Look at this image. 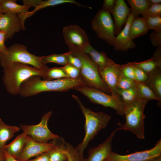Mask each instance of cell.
<instances>
[{
	"mask_svg": "<svg viewBox=\"0 0 161 161\" xmlns=\"http://www.w3.org/2000/svg\"><path fill=\"white\" fill-rule=\"evenodd\" d=\"M42 78L44 80H46L69 78L62 67L48 68L45 71Z\"/></svg>",
	"mask_w": 161,
	"mask_h": 161,
	"instance_id": "f546056e",
	"label": "cell"
},
{
	"mask_svg": "<svg viewBox=\"0 0 161 161\" xmlns=\"http://www.w3.org/2000/svg\"><path fill=\"white\" fill-rule=\"evenodd\" d=\"M23 2L24 5L34 7V10L31 12L21 14V16L24 21H25L28 17L34 14L37 11L48 7L69 3L76 4L79 6L87 7L80 4L74 0H24Z\"/></svg>",
	"mask_w": 161,
	"mask_h": 161,
	"instance_id": "ac0fdd59",
	"label": "cell"
},
{
	"mask_svg": "<svg viewBox=\"0 0 161 161\" xmlns=\"http://www.w3.org/2000/svg\"><path fill=\"white\" fill-rule=\"evenodd\" d=\"M149 161H161V157L152 158Z\"/></svg>",
	"mask_w": 161,
	"mask_h": 161,
	"instance_id": "7dc6e473",
	"label": "cell"
},
{
	"mask_svg": "<svg viewBox=\"0 0 161 161\" xmlns=\"http://www.w3.org/2000/svg\"><path fill=\"white\" fill-rule=\"evenodd\" d=\"M20 129L18 127L5 124L0 118V150H4L7 142Z\"/></svg>",
	"mask_w": 161,
	"mask_h": 161,
	"instance_id": "d4e9b609",
	"label": "cell"
},
{
	"mask_svg": "<svg viewBox=\"0 0 161 161\" xmlns=\"http://www.w3.org/2000/svg\"><path fill=\"white\" fill-rule=\"evenodd\" d=\"M115 2L116 0H104L101 9L111 13L115 6Z\"/></svg>",
	"mask_w": 161,
	"mask_h": 161,
	"instance_id": "60d3db41",
	"label": "cell"
},
{
	"mask_svg": "<svg viewBox=\"0 0 161 161\" xmlns=\"http://www.w3.org/2000/svg\"><path fill=\"white\" fill-rule=\"evenodd\" d=\"M6 161H19L13 158L7 152L4 151Z\"/></svg>",
	"mask_w": 161,
	"mask_h": 161,
	"instance_id": "ee69618b",
	"label": "cell"
},
{
	"mask_svg": "<svg viewBox=\"0 0 161 161\" xmlns=\"http://www.w3.org/2000/svg\"><path fill=\"white\" fill-rule=\"evenodd\" d=\"M71 89L80 92L94 103L112 108L115 110L117 114H124L125 105L119 96L108 95L99 89L87 85L75 86Z\"/></svg>",
	"mask_w": 161,
	"mask_h": 161,
	"instance_id": "52a82bcc",
	"label": "cell"
},
{
	"mask_svg": "<svg viewBox=\"0 0 161 161\" xmlns=\"http://www.w3.org/2000/svg\"><path fill=\"white\" fill-rule=\"evenodd\" d=\"M62 68L69 78L75 79L80 76V69L70 64H66Z\"/></svg>",
	"mask_w": 161,
	"mask_h": 161,
	"instance_id": "8d00e7d4",
	"label": "cell"
},
{
	"mask_svg": "<svg viewBox=\"0 0 161 161\" xmlns=\"http://www.w3.org/2000/svg\"><path fill=\"white\" fill-rule=\"evenodd\" d=\"M148 75V79L144 83L154 92L158 99L160 105L161 101V69Z\"/></svg>",
	"mask_w": 161,
	"mask_h": 161,
	"instance_id": "cb8c5ba5",
	"label": "cell"
},
{
	"mask_svg": "<svg viewBox=\"0 0 161 161\" xmlns=\"http://www.w3.org/2000/svg\"><path fill=\"white\" fill-rule=\"evenodd\" d=\"M117 92L125 104L131 103L139 98L135 86L126 89H117Z\"/></svg>",
	"mask_w": 161,
	"mask_h": 161,
	"instance_id": "4dcf8cb0",
	"label": "cell"
},
{
	"mask_svg": "<svg viewBox=\"0 0 161 161\" xmlns=\"http://www.w3.org/2000/svg\"><path fill=\"white\" fill-rule=\"evenodd\" d=\"M91 25L97 38L112 46L115 36L114 23L110 13L100 9L92 20Z\"/></svg>",
	"mask_w": 161,
	"mask_h": 161,
	"instance_id": "ba28073f",
	"label": "cell"
},
{
	"mask_svg": "<svg viewBox=\"0 0 161 161\" xmlns=\"http://www.w3.org/2000/svg\"><path fill=\"white\" fill-rule=\"evenodd\" d=\"M56 140H53L49 143H41L34 140L30 136L27 135L25 146L17 160L26 161L31 157L47 152L55 146Z\"/></svg>",
	"mask_w": 161,
	"mask_h": 161,
	"instance_id": "7c38bea8",
	"label": "cell"
},
{
	"mask_svg": "<svg viewBox=\"0 0 161 161\" xmlns=\"http://www.w3.org/2000/svg\"><path fill=\"white\" fill-rule=\"evenodd\" d=\"M103 161H105V160H103Z\"/></svg>",
	"mask_w": 161,
	"mask_h": 161,
	"instance_id": "c3c4849f",
	"label": "cell"
},
{
	"mask_svg": "<svg viewBox=\"0 0 161 161\" xmlns=\"http://www.w3.org/2000/svg\"><path fill=\"white\" fill-rule=\"evenodd\" d=\"M150 39L152 45L156 47H161V32L152 31L149 35Z\"/></svg>",
	"mask_w": 161,
	"mask_h": 161,
	"instance_id": "f35d334b",
	"label": "cell"
},
{
	"mask_svg": "<svg viewBox=\"0 0 161 161\" xmlns=\"http://www.w3.org/2000/svg\"><path fill=\"white\" fill-rule=\"evenodd\" d=\"M146 21L149 30H152L161 32V17L146 16L143 17Z\"/></svg>",
	"mask_w": 161,
	"mask_h": 161,
	"instance_id": "d6a6232c",
	"label": "cell"
},
{
	"mask_svg": "<svg viewBox=\"0 0 161 161\" xmlns=\"http://www.w3.org/2000/svg\"><path fill=\"white\" fill-rule=\"evenodd\" d=\"M142 16L143 17L149 16L161 17V4L151 5Z\"/></svg>",
	"mask_w": 161,
	"mask_h": 161,
	"instance_id": "d590c367",
	"label": "cell"
},
{
	"mask_svg": "<svg viewBox=\"0 0 161 161\" xmlns=\"http://www.w3.org/2000/svg\"><path fill=\"white\" fill-rule=\"evenodd\" d=\"M130 8L124 0H116L114 8L111 13L114 20L115 35H117L122 30V28L126 23L131 13Z\"/></svg>",
	"mask_w": 161,
	"mask_h": 161,
	"instance_id": "2e32d148",
	"label": "cell"
},
{
	"mask_svg": "<svg viewBox=\"0 0 161 161\" xmlns=\"http://www.w3.org/2000/svg\"><path fill=\"white\" fill-rule=\"evenodd\" d=\"M132 64L133 65V64ZM133 65L134 68L135 80L139 82L145 83L148 79V75L142 69L134 65Z\"/></svg>",
	"mask_w": 161,
	"mask_h": 161,
	"instance_id": "74e56055",
	"label": "cell"
},
{
	"mask_svg": "<svg viewBox=\"0 0 161 161\" xmlns=\"http://www.w3.org/2000/svg\"><path fill=\"white\" fill-rule=\"evenodd\" d=\"M132 63L148 75L161 69V47L157 48L151 58L142 62Z\"/></svg>",
	"mask_w": 161,
	"mask_h": 161,
	"instance_id": "d6986e66",
	"label": "cell"
},
{
	"mask_svg": "<svg viewBox=\"0 0 161 161\" xmlns=\"http://www.w3.org/2000/svg\"><path fill=\"white\" fill-rule=\"evenodd\" d=\"M135 87L139 98L149 101L151 100L158 99L153 91L145 83L135 80Z\"/></svg>",
	"mask_w": 161,
	"mask_h": 161,
	"instance_id": "83f0119b",
	"label": "cell"
},
{
	"mask_svg": "<svg viewBox=\"0 0 161 161\" xmlns=\"http://www.w3.org/2000/svg\"><path fill=\"white\" fill-rule=\"evenodd\" d=\"M66 161H67V160H66Z\"/></svg>",
	"mask_w": 161,
	"mask_h": 161,
	"instance_id": "681fc988",
	"label": "cell"
},
{
	"mask_svg": "<svg viewBox=\"0 0 161 161\" xmlns=\"http://www.w3.org/2000/svg\"><path fill=\"white\" fill-rule=\"evenodd\" d=\"M65 141L62 138L61 143L57 142L55 146L48 151L49 161H66L67 160L65 153Z\"/></svg>",
	"mask_w": 161,
	"mask_h": 161,
	"instance_id": "484cf974",
	"label": "cell"
},
{
	"mask_svg": "<svg viewBox=\"0 0 161 161\" xmlns=\"http://www.w3.org/2000/svg\"><path fill=\"white\" fill-rule=\"evenodd\" d=\"M150 6L155 4H161V0H149Z\"/></svg>",
	"mask_w": 161,
	"mask_h": 161,
	"instance_id": "bcb514c9",
	"label": "cell"
},
{
	"mask_svg": "<svg viewBox=\"0 0 161 161\" xmlns=\"http://www.w3.org/2000/svg\"><path fill=\"white\" fill-rule=\"evenodd\" d=\"M15 0H0V14L4 13L24 14L29 12L31 7L17 4Z\"/></svg>",
	"mask_w": 161,
	"mask_h": 161,
	"instance_id": "7402d4cb",
	"label": "cell"
},
{
	"mask_svg": "<svg viewBox=\"0 0 161 161\" xmlns=\"http://www.w3.org/2000/svg\"><path fill=\"white\" fill-rule=\"evenodd\" d=\"M6 41L5 33L3 31L0 30V53L6 52L7 47L4 44Z\"/></svg>",
	"mask_w": 161,
	"mask_h": 161,
	"instance_id": "b9f144b4",
	"label": "cell"
},
{
	"mask_svg": "<svg viewBox=\"0 0 161 161\" xmlns=\"http://www.w3.org/2000/svg\"><path fill=\"white\" fill-rule=\"evenodd\" d=\"M99 72L102 79L109 89L111 95L119 96L117 91L118 81L121 74L120 65L114 62Z\"/></svg>",
	"mask_w": 161,
	"mask_h": 161,
	"instance_id": "5bb4252c",
	"label": "cell"
},
{
	"mask_svg": "<svg viewBox=\"0 0 161 161\" xmlns=\"http://www.w3.org/2000/svg\"><path fill=\"white\" fill-rule=\"evenodd\" d=\"M82 50L88 55L95 64L99 71L114 62L108 58L105 52L98 51L94 48L90 43Z\"/></svg>",
	"mask_w": 161,
	"mask_h": 161,
	"instance_id": "ffe728a7",
	"label": "cell"
},
{
	"mask_svg": "<svg viewBox=\"0 0 161 161\" xmlns=\"http://www.w3.org/2000/svg\"><path fill=\"white\" fill-rule=\"evenodd\" d=\"M65 153L67 161H83L76 148L69 143L65 142Z\"/></svg>",
	"mask_w": 161,
	"mask_h": 161,
	"instance_id": "1f68e13d",
	"label": "cell"
},
{
	"mask_svg": "<svg viewBox=\"0 0 161 161\" xmlns=\"http://www.w3.org/2000/svg\"><path fill=\"white\" fill-rule=\"evenodd\" d=\"M149 101L138 98L133 102L125 104L124 114L126 122L124 124H119L120 129L130 131L140 139L145 138L144 121L145 116L144 111L145 106Z\"/></svg>",
	"mask_w": 161,
	"mask_h": 161,
	"instance_id": "277c9868",
	"label": "cell"
},
{
	"mask_svg": "<svg viewBox=\"0 0 161 161\" xmlns=\"http://www.w3.org/2000/svg\"><path fill=\"white\" fill-rule=\"evenodd\" d=\"M52 114L50 111L42 116L41 122L37 125H20L23 132L30 136L34 140L41 143H48L49 140H56L61 138L52 133L49 129L47 123Z\"/></svg>",
	"mask_w": 161,
	"mask_h": 161,
	"instance_id": "9c48e42d",
	"label": "cell"
},
{
	"mask_svg": "<svg viewBox=\"0 0 161 161\" xmlns=\"http://www.w3.org/2000/svg\"><path fill=\"white\" fill-rule=\"evenodd\" d=\"M26 161H49L48 152H46L36 156L33 159L29 160Z\"/></svg>",
	"mask_w": 161,
	"mask_h": 161,
	"instance_id": "7bdbcfd3",
	"label": "cell"
},
{
	"mask_svg": "<svg viewBox=\"0 0 161 161\" xmlns=\"http://www.w3.org/2000/svg\"><path fill=\"white\" fill-rule=\"evenodd\" d=\"M116 131V129L113 131L106 140L97 146L90 148L88 157L83 161H103L112 151V140Z\"/></svg>",
	"mask_w": 161,
	"mask_h": 161,
	"instance_id": "e0dca14e",
	"label": "cell"
},
{
	"mask_svg": "<svg viewBox=\"0 0 161 161\" xmlns=\"http://www.w3.org/2000/svg\"><path fill=\"white\" fill-rule=\"evenodd\" d=\"M148 30L145 20L143 17H137L133 19L129 27L130 34L132 39L146 34Z\"/></svg>",
	"mask_w": 161,
	"mask_h": 161,
	"instance_id": "603a6c76",
	"label": "cell"
},
{
	"mask_svg": "<svg viewBox=\"0 0 161 161\" xmlns=\"http://www.w3.org/2000/svg\"><path fill=\"white\" fill-rule=\"evenodd\" d=\"M159 157H161V139L154 147L149 149L125 155L112 151L104 160L106 161H149Z\"/></svg>",
	"mask_w": 161,
	"mask_h": 161,
	"instance_id": "30bf717a",
	"label": "cell"
},
{
	"mask_svg": "<svg viewBox=\"0 0 161 161\" xmlns=\"http://www.w3.org/2000/svg\"><path fill=\"white\" fill-rule=\"evenodd\" d=\"M42 58L29 52L25 46L16 43L7 48L6 52L0 53V64L4 69L14 63H20L44 70L49 67L42 64Z\"/></svg>",
	"mask_w": 161,
	"mask_h": 161,
	"instance_id": "8992f818",
	"label": "cell"
},
{
	"mask_svg": "<svg viewBox=\"0 0 161 161\" xmlns=\"http://www.w3.org/2000/svg\"><path fill=\"white\" fill-rule=\"evenodd\" d=\"M25 29L19 14L4 13L0 14V30L6 35V41L12 38L16 33Z\"/></svg>",
	"mask_w": 161,
	"mask_h": 161,
	"instance_id": "4fadbf2b",
	"label": "cell"
},
{
	"mask_svg": "<svg viewBox=\"0 0 161 161\" xmlns=\"http://www.w3.org/2000/svg\"><path fill=\"white\" fill-rule=\"evenodd\" d=\"M121 74L125 77L135 80L134 66L131 62L120 65Z\"/></svg>",
	"mask_w": 161,
	"mask_h": 161,
	"instance_id": "e575fe53",
	"label": "cell"
},
{
	"mask_svg": "<svg viewBox=\"0 0 161 161\" xmlns=\"http://www.w3.org/2000/svg\"><path fill=\"white\" fill-rule=\"evenodd\" d=\"M63 37L68 46H73L82 50L90 43L85 31L77 25L65 26L63 28Z\"/></svg>",
	"mask_w": 161,
	"mask_h": 161,
	"instance_id": "8fae6325",
	"label": "cell"
},
{
	"mask_svg": "<svg viewBox=\"0 0 161 161\" xmlns=\"http://www.w3.org/2000/svg\"><path fill=\"white\" fill-rule=\"evenodd\" d=\"M131 13L123 29L118 34L115 36L112 46L116 51H126L136 47L134 39L130 34L129 27L131 23L134 18Z\"/></svg>",
	"mask_w": 161,
	"mask_h": 161,
	"instance_id": "9a60e30c",
	"label": "cell"
},
{
	"mask_svg": "<svg viewBox=\"0 0 161 161\" xmlns=\"http://www.w3.org/2000/svg\"><path fill=\"white\" fill-rule=\"evenodd\" d=\"M47 69L41 70L26 64L14 63L3 69L2 80L7 92L16 95L19 94L20 86L23 82L33 76L42 77Z\"/></svg>",
	"mask_w": 161,
	"mask_h": 161,
	"instance_id": "3957f363",
	"label": "cell"
},
{
	"mask_svg": "<svg viewBox=\"0 0 161 161\" xmlns=\"http://www.w3.org/2000/svg\"><path fill=\"white\" fill-rule=\"evenodd\" d=\"M72 96L78 104L85 117V136L82 142L75 148L81 157L83 159L84 151L89 143L101 129L107 126L111 117L103 112H95L86 108L78 97L75 95Z\"/></svg>",
	"mask_w": 161,
	"mask_h": 161,
	"instance_id": "7a4b0ae2",
	"label": "cell"
},
{
	"mask_svg": "<svg viewBox=\"0 0 161 161\" xmlns=\"http://www.w3.org/2000/svg\"><path fill=\"white\" fill-rule=\"evenodd\" d=\"M0 161H6L5 156L4 150H0Z\"/></svg>",
	"mask_w": 161,
	"mask_h": 161,
	"instance_id": "f6af8a7d",
	"label": "cell"
},
{
	"mask_svg": "<svg viewBox=\"0 0 161 161\" xmlns=\"http://www.w3.org/2000/svg\"><path fill=\"white\" fill-rule=\"evenodd\" d=\"M67 57L68 64L80 70L82 67L81 63L78 57L73 55L69 51L68 52Z\"/></svg>",
	"mask_w": 161,
	"mask_h": 161,
	"instance_id": "ab89813d",
	"label": "cell"
},
{
	"mask_svg": "<svg viewBox=\"0 0 161 161\" xmlns=\"http://www.w3.org/2000/svg\"><path fill=\"white\" fill-rule=\"evenodd\" d=\"M68 52L63 54H53L48 56H42L41 61L46 65L49 63H54L64 66L68 64L67 55Z\"/></svg>",
	"mask_w": 161,
	"mask_h": 161,
	"instance_id": "f1b7e54d",
	"label": "cell"
},
{
	"mask_svg": "<svg viewBox=\"0 0 161 161\" xmlns=\"http://www.w3.org/2000/svg\"><path fill=\"white\" fill-rule=\"evenodd\" d=\"M135 84V80L125 77L121 73L117 83V89H127L134 87Z\"/></svg>",
	"mask_w": 161,
	"mask_h": 161,
	"instance_id": "836d02e7",
	"label": "cell"
},
{
	"mask_svg": "<svg viewBox=\"0 0 161 161\" xmlns=\"http://www.w3.org/2000/svg\"><path fill=\"white\" fill-rule=\"evenodd\" d=\"M68 47L69 51L81 61L82 67L80 76L86 85L106 93H111L100 76L98 67L89 55L80 48L73 46H68Z\"/></svg>",
	"mask_w": 161,
	"mask_h": 161,
	"instance_id": "5b68a950",
	"label": "cell"
},
{
	"mask_svg": "<svg viewBox=\"0 0 161 161\" xmlns=\"http://www.w3.org/2000/svg\"><path fill=\"white\" fill-rule=\"evenodd\" d=\"M41 77L35 75L28 78L21 84L19 94L23 97L33 96L46 91L66 92L77 86L87 85L80 76L55 80H41Z\"/></svg>",
	"mask_w": 161,
	"mask_h": 161,
	"instance_id": "6da1fadb",
	"label": "cell"
},
{
	"mask_svg": "<svg viewBox=\"0 0 161 161\" xmlns=\"http://www.w3.org/2000/svg\"><path fill=\"white\" fill-rule=\"evenodd\" d=\"M27 135L23 132L18 135L13 141L6 145L4 151L17 160L20 156L24 149Z\"/></svg>",
	"mask_w": 161,
	"mask_h": 161,
	"instance_id": "44dd1931",
	"label": "cell"
},
{
	"mask_svg": "<svg viewBox=\"0 0 161 161\" xmlns=\"http://www.w3.org/2000/svg\"><path fill=\"white\" fill-rule=\"evenodd\" d=\"M134 18L142 15L150 6L149 0H127Z\"/></svg>",
	"mask_w": 161,
	"mask_h": 161,
	"instance_id": "4316f807",
	"label": "cell"
}]
</instances>
